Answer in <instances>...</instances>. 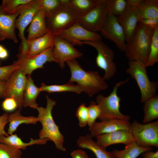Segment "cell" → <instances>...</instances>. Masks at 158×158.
<instances>
[{
	"instance_id": "6da1fadb",
	"label": "cell",
	"mask_w": 158,
	"mask_h": 158,
	"mask_svg": "<svg viewBox=\"0 0 158 158\" xmlns=\"http://www.w3.org/2000/svg\"><path fill=\"white\" fill-rule=\"evenodd\" d=\"M154 30L138 23L130 40L126 44L125 55L129 61H135L145 65Z\"/></svg>"
},
{
	"instance_id": "7a4b0ae2",
	"label": "cell",
	"mask_w": 158,
	"mask_h": 158,
	"mask_svg": "<svg viewBox=\"0 0 158 158\" xmlns=\"http://www.w3.org/2000/svg\"><path fill=\"white\" fill-rule=\"evenodd\" d=\"M66 62L71 71V76L69 82L77 83L83 92L90 97L108 87L105 80L97 72L85 71L75 59Z\"/></svg>"
},
{
	"instance_id": "3957f363",
	"label": "cell",
	"mask_w": 158,
	"mask_h": 158,
	"mask_svg": "<svg viewBox=\"0 0 158 158\" xmlns=\"http://www.w3.org/2000/svg\"><path fill=\"white\" fill-rule=\"evenodd\" d=\"M47 104L45 108L37 107V117L42 126L39 134V138H47L54 143L56 147L62 151H66L63 146L64 137L59 131V126L54 120L52 110L56 104V101L46 95Z\"/></svg>"
},
{
	"instance_id": "277c9868",
	"label": "cell",
	"mask_w": 158,
	"mask_h": 158,
	"mask_svg": "<svg viewBox=\"0 0 158 158\" xmlns=\"http://www.w3.org/2000/svg\"><path fill=\"white\" fill-rule=\"evenodd\" d=\"M127 78L124 81L118 82L114 86L113 90L107 97L99 94L96 98L97 104L101 110V114L99 118L101 121L112 119L129 121L130 116L122 114L120 110V97L117 94L118 88L127 82L129 80Z\"/></svg>"
},
{
	"instance_id": "5b68a950",
	"label": "cell",
	"mask_w": 158,
	"mask_h": 158,
	"mask_svg": "<svg viewBox=\"0 0 158 158\" xmlns=\"http://www.w3.org/2000/svg\"><path fill=\"white\" fill-rule=\"evenodd\" d=\"M128 63L129 67L126 72L136 81L141 93V102L144 103L147 99L157 95L158 81L150 80L145 66L134 61H129Z\"/></svg>"
},
{
	"instance_id": "8992f818",
	"label": "cell",
	"mask_w": 158,
	"mask_h": 158,
	"mask_svg": "<svg viewBox=\"0 0 158 158\" xmlns=\"http://www.w3.org/2000/svg\"><path fill=\"white\" fill-rule=\"evenodd\" d=\"M80 16L68 5L62 6L46 18L47 27L53 36L78 22Z\"/></svg>"
},
{
	"instance_id": "52a82bcc",
	"label": "cell",
	"mask_w": 158,
	"mask_h": 158,
	"mask_svg": "<svg viewBox=\"0 0 158 158\" xmlns=\"http://www.w3.org/2000/svg\"><path fill=\"white\" fill-rule=\"evenodd\" d=\"M83 44L90 45L97 51L96 63L99 67L104 71L102 77L104 79L109 80L114 77L117 71L116 65L114 61V51L102 40L82 42L80 43L81 46Z\"/></svg>"
},
{
	"instance_id": "ba28073f",
	"label": "cell",
	"mask_w": 158,
	"mask_h": 158,
	"mask_svg": "<svg viewBox=\"0 0 158 158\" xmlns=\"http://www.w3.org/2000/svg\"><path fill=\"white\" fill-rule=\"evenodd\" d=\"M40 7V0H32L30 2L23 5L19 10V15L15 23L16 28L18 30V35L21 40L19 58L28 55L29 46L28 42L25 36L24 31Z\"/></svg>"
},
{
	"instance_id": "9c48e42d",
	"label": "cell",
	"mask_w": 158,
	"mask_h": 158,
	"mask_svg": "<svg viewBox=\"0 0 158 158\" xmlns=\"http://www.w3.org/2000/svg\"><path fill=\"white\" fill-rule=\"evenodd\" d=\"M130 131L134 140L144 147H158V121L142 124L135 120L130 123Z\"/></svg>"
},
{
	"instance_id": "30bf717a",
	"label": "cell",
	"mask_w": 158,
	"mask_h": 158,
	"mask_svg": "<svg viewBox=\"0 0 158 158\" xmlns=\"http://www.w3.org/2000/svg\"><path fill=\"white\" fill-rule=\"evenodd\" d=\"M100 32L104 37L114 42L119 50L125 51L126 42L124 31L116 17L109 11L106 20Z\"/></svg>"
},
{
	"instance_id": "8fae6325",
	"label": "cell",
	"mask_w": 158,
	"mask_h": 158,
	"mask_svg": "<svg viewBox=\"0 0 158 158\" xmlns=\"http://www.w3.org/2000/svg\"><path fill=\"white\" fill-rule=\"evenodd\" d=\"M105 1L103 0L87 14L80 16L78 23L90 31L95 33L100 32L108 13Z\"/></svg>"
},
{
	"instance_id": "7c38bea8",
	"label": "cell",
	"mask_w": 158,
	"mask_h": 158,
	"mask_svg": "<svg viewBox=\"0 0 158 158\" xmlns=\"http://www.w3.org/2000/svg\"><path fill=\"white\" fill-rule=\"evenodd\" d=\"M27 83V77L19 68L13 73L6 81L4 98L15 99L20 110L23 107V95Z\"/></svg>"
},
{
	"instance_id": "4fadbf2b",
	"label": "cell",
	"mask_w": 158,
	"mask_h": 158,
	"mask_svg": "<svg viewBox=\"0 0 158 158\" xmlns=\"http://www.w3.org/2000/svg\"><path fill=\"white\" fill-rule=\"evenodd\" d=\"M54 44L52 54L56 63L63 69L67 61L82 57L83 54L76 49L73 44L59 35L54 36Z\"/></svg>"
},
{
	"instance_id": "5bb4252c",
	"label": "cell",
	"mask_w": 158,
	"mask_h": 158,
	"mask_svg": "<svg viewBox=\"0 0 158 158\" xmlns=\"http://www.w3.org/2000/svg\"><path fill=\"white\" fill-rule=\"evenodd\" d=\"M53 48H49L37 55L31 56L27 55L19 58L13 63L17 65L25 75H31L35 70L43 68L47 62L56 63L53 56Z\"/></svg>"
},
{
	"instance_id": "9a60e30c",
	"label": "cell",
	"mask_w": 158,
	"mask_h": 158,
	"mask_svg": "<svg viewBox=\"0 0 158 158\" xmlns=\"http://www.w3.org/2000/svg\"><path fill=\"white\" fill-rule=\"evenodd\" d=\"M73 44L81 46L80 43L90 41L102 40V37L97 33L90 31L78 22L58 35Z\"/></svg>"
},
{
	"instance_id": "2e32d148",
	"label": "cell",
	"mask_w": 158,
	"mask_h": 158,
	"mask_svg": "<svg viewBox=\"0 0 158 158\" xmlns=\"http://www.w3.org/2000/svg\"><path fill=\"white\" fill-rule=\"evenodd\" d=\"M140 0H127V6L125 11L116 17L125 34L126 42L131 38L138 23L136 7Z\"/></svg>"
},
{
	"instance_id": "e0dca14e",
	"label": "cell",
	"mask_w": 158,
	"mask_h": 158,
	"mask_svg": "<svg viewBox=\"0 0 158 158\" xmlns=\"http://www.w3.org/2000/svg\"><path fill=\"white\" fill-rule=\"evenodd\" d=\"M96 138L97 144L105 149L109 145L116 144H123L126 146L134 140L130 131L124 130H119L102 134Z\"/></svg>"
},
{
	"instance_id": "ac0fdd59",
	"label": "cell",
	"mask_w": 158,
	"mask_h": 158,
	"mask_svg": "<svg viewBox=\"0 0 158 158\" xmlns=\"http://www.w3.org/2000/svg\"><path fill=\"white\" fill-rule=\"evenodd\" d=\"M130 123L129 121L112 119L96 121L89 128L90 135L92 137L107 133L119 130L130 131Z\"/></svg>"
},
{
	"instance_id": "d6986e66",
	"label": "cell",
	"mask_w": 158,
	"mask_h": 158,
	"mask_svg": "<svg viewBox=\"0 0 158 158\" xmlns=\"http://www.w3.org/2000/svg\"><path fill=\"white\" fill-rule=\"evenodd\" d=\"M49 31L46 24V17L41 7L34 15L27 32L28 42L42 36Z\"/></svg>"
},
{
	"instance_id": "ffe728a7",
	"label": "cell",
	"mask_w": 158,
	"mask_h": 158,
	"mask_svg": "<svg viewBox=\"0 0 158 158\" xmlns=\"http://www.w3.org/2000/svg\"><path fill=\"white\" fill-rule=\"evenodd\" d=\"M19 12L9 14L0 6V32L4 35L5 38L18 42L15 32V23Z\"/></svg>"
},
{
	"instance_id": "44dd1931",
	"label": "cell",
	"mask_w": 158,
	"mask_h": 158,
	"mask_svg": "<svg viewBox=\"0 0 158 158\" xmlns=\"http://www.w3.org/2000/svg\"><path fill=\"white\" fill-rule=\"evenodd\" d=\"M28 42L29 47L27 56H34L54 47V36L48 31L42 36Z\"/></svg>"
},
{
	"instance_id": "7402d4cb",
	"label": "cell",
	"mask_w": 158,
	"mask_h": 158,
	"mask_svg": "<svg viewBox=\"0 0 158 158\" xmlns=\"http://www.w3.org/2000/svg\"><path fill=\"white\" fill-rule=\"evenodd\" d=\"M89 134L80 136L77 140V144L79 147L87 149L92 151L96 158H116L111 152L98 145Z\"/></svg>"
},
{
	"instance_id": "603a6c76",
	"label": "cell",
	"mask_w": 158,
	"mask_h": 158,
	"mask_svg": "<svg viewBox=\"0 0 158 158\" xmlns=\"http://www.w3.org/2000/svg\"><path fill=\"white\" fill-rule=\"evenodd\" d=\"M136 12L138 22L143 19L158 18V0H140Z\"/></svg>"
},
{
	"instance_id": "cb8c5ba5",
	"label": "cell",
	"mask_w": 158,
	"mask_h": 158,
	"mask_svg": "<svg viewBox=\"0 0 158 158\" xmlns=\"http://www.w3.org/2000/svg\"><path fill=\"white\" fill-rule=\"evenodd\" d=\"M50 140L47 138L34 139L31 138L28 142H23L20 138L16 134H12L8 136L2 135L0 136V143L9 145L14 148L25 150L27 146L35 144L44 145L47 141Z\"/></svg>"
},
{
	"instance_id": "d4e9b609",
	"label": "cell",
	"mask_w": 158,
	"mask_h": 158,
	"mask_svg": "<svg viewBox=\"0 0 158 158\" xmlns=\"http://www.w3.org/2000/svg\"><path fill=\"white\" fill-rule=\"evenodd\" d=\"M20 110L18 109L14 112L8 114V121L9 124L7 133L9 135L13 134L21 124H35L39 121L37 117L33 116H25L22 115Z\"/></svg>"
},
{
	"instance_id": "484cf974",
	"label": "cell",
	"mask_w": 158,
	"mask_h": 158,
	"mask_svg": "<svg viewBox=\"0 0 158 158\" xmlns=\"http://www.w3.org/2000/svg\"><path fill=\"white\" fill-rule=\"evenodd\" d=\"M27 78V84L23 95V107H29L36 109L38 107L36 99L41 91L40 88L35 84L31 75H28Z\"/></svg>"
},
{
	"instance_id": "4316f807",
	"label": "cell",
	"mask_w": 158,
	"mask_h": 158,
	"mask_svg": "<svg viewBox=\"0 0 158 158\" xmlns=\"http://www.w3.org/2000/svg\"><path fill=\"white\" fill-rule=\"evenodd\" d=\"M152 147H144L138 145L134 140L121 150H114L111 152L116 158H137L141 154L152 151Z\"/></svg>"
},
{
	"instance_id": "83f0119b",
	"label": "cell",
	"mask_w": 158,
	"mask_h": 158,
	"mask_svg": "<svg viewBox=\"0 0 158 158\" xmlns=\"http://www.w3.org/2000/svg\"><path fill=\"white\" fill-rule=\"evenodd\" d=\"M143 109L144 116L142 122L150 123L158 118V96L151 97L144 103Z\"/></svg>"
},
{
	"instance_id": "f1b7e54d",
	"label": "cell",
	"mask_w": 158,
	"mask_h": 158,
	"mask_svg": "<svg viewBox=\"0 0 158 158\" xmlns=\"http://www.w3.org/2000/svg\"><path fill=\"white\" fill-rule=\"evenodd\" d=\"M103 0H69V6L80 16H84Z\"/></svg>"
},
{
	"instance_id": "f546056e",
	"label": "cell",
	"mask_w": 158,
	"mask_h": 158,
	"mask_svg": "<svg viewBox=\"0 0 158 158\" xmlns=\"http://www.w3.org/2000/svg\"><path fill=\"white\" fill-rule=\"evenodd\" d=\"M73 83L69 82L62 85H47L44 83H42L40 88L41 91H46L49 93L69 91L79 94L83 92L78 85H75Z\"/></svg>"
},
{
	"instance_id": "4dcf8cb0",
	"label": "cell",
	"mask_w": 158,
	"mask_h": 158,
	"mask_svg": "<svg viewBox=\"0 0 158 158\" xmlns=\"http://www.w3.org/2000/svg\"><path fill=\"white\" fill-rule=\"evenodd\" d=\"M46 18L49 17L62 6H69V0H40Z\"/></svg>"
},
{
	"instance_id": "1f68e13d",
	"label": "cell",
	"mask_w": 158,
	"mask_h": 158,
	"mask_svg": "<svg viewBox=\"0 0 158 158\" xmlns=\"http://www.w3.org/2000/svg\"><path fill=\"white\" fill-rule=\"evenodd\" d=\"M158 61V28L154 31L150 44V52L146 67L153 66Z\"/></svg>"
},
{
	"instance_id": "d6a6232c",
	"label": "cell",
	"mask_w": 158,
	"mask_h": 158,
	"mask_svg": "<svg viewBox=\"0 0 158 158\" xmlns=\"http://www.w3.org/2000/svg\"><path fill=\"white\" fill-rule=\"evenodd\" d=\"M105 2L109 11L116 17L123 14L127 6V0H106Z\"/></svg>"
},
{
	"instance_id": "836d02e7",
	"label": "cell",
	"mask_w": 158,
	"mask_h": 158,
	"mask_svg": "<svg viewBox=\"0 0 158 158\" xmlns=\"http://www.w3.org/2000/svg\"><path fill=\"white\" fill-rule=\"evenodd\" d=\"M32 0H3L1 5L4 10L9 14H14L19 12V10L23 5Z\"/></svg>"
},
{
	"instance_id": "e575fe53",
	"label": "cell",
	"mask_w": 158,
	"mask_h": 158,
	"mask_svg": "<svg viewBox=\"0 0 158 158\" xmlns=\"http://www.w3.org/2000/svg\"><path fill=\"white\" fill-rule=\"evenodd\" d=\"M20 149L0 143V158H22Z\"/></svg>"
},
{
	"instance_id": "d590c367",
	"label": "cell",
	"mask_w": 158,
	"mask_h": 158,
	"mask_svg": "<svg viewBox=\"0 0 158 158\" xmlns=\"http://www.w3.org/2000/svg\"><path fill=\"white\" fill-rule=\"evenodd\" d=\"M88 110V120L87 124L90 128L99 118L101 114V110L98 105L94 102H90L87 107Z\"/></svg>"
},
{
	"instance_id": "8d00e7d4",
	"label": "cell",
	"mask_w": 158,
	"mask_h": 158,
	"mask_svg": "<svg viewBox=\"0 0 158 158\" xmlns=\"http://www.w3.org/2000/svg\"><path fill=\"white\" fill-rule=\"evenodd\" d=\"M75 116L79 121V125L81 128L87 124L88 110L87 107L83 103L81 104L76 110Z\"/></svg>"
},
{
	"instance_id": "74e56055",
	"label": "cell",
	"mask_w": 158,
	"mask_h": 158,
	"mask_svg": "<svg viewBox=\"0 0 158 158\" xmlns=\"http://www.w3.org/2000/svg\"><path fill=\"white\" fill-rule=\"evenodd\" d=\"M18 68V66L14 63L9 65L0 66V80L6 81L13 73Z\"/></svg>"
},
{
	"instance_id": "f35d334b",
	"label": "cell",
	"mask_w": 158,
	"mask_h": 158,
	"mask_svg": "<svg viewBox=\"0 0 158 158\" xmlns=\"http://www.w3.org/2000/svg\"><path fill=\"white\" fill-rule=\"evenodd\" d=\"M2 109L6 112L12 111L18 108L16 101L13 98H7L2 102L1 104Z\"/></svg>"
},
{
	"instance_id": "ab89813d",
	"label": "cell",
	"mask_w": 158,
	"mask_h": 158,
	"mask_svg": "<svg viewBox=\"0 0 158 158\" xmlns=\"http://www.w3.org/2000/svg\"><path fill=\"white\" fill-rule=\"evenodd\" d=\"M138 23L147 28L154 30L158 28V18L143 19L140 21Z\"/></svg>"
},
{
	"instance_id": "60d3db41",
	"label": "cell",
	"mask_w": 158,
	"mask_h": 158,
	"mask_svg": "<svg viewBox=\"0 0 158 158\" xmlns=\"http://www.w3.org/2000/svg\"><path fill=\"white\" fill-rule=\"evenodd\" d=\"M8 112H5L0 116V136L2 135L7 136L9 135L4 130L5 126L8 123Z\"/></svg>"
},
{
	"instance_id": "b9f144b4",
	"label": "cell",
	"mask_w": 158,
	"mask_h": 158,
	"mask_svg": "<svg viewBox=\"0 0 158 158\" xmlns=\"http://www.w3.org/2000/svg\"><path fill=\"white\" fill-rule=\"evenodd\" d=\"M71 155L72 158H89L86 152L81 149H78L73 150Z\"/></svg>"
},
{
	"instance_id": "7bdbcfd3",
	"label": "cell",
	"mask_w": 158,
	"mask_h": 158,
	"mask_svg": "<svg viewBox=\"0 0 158 158\" xmlns=\"http://www.w3.org/2000/svg\"><path fill=\"white\" fill-rule=\"evenodd\" d=\"M142 158H158V151L155 152L151 151H148L142 154Z\"/></svg>"
},
{
	"instance_id": "ee69618b",
	"label": "cell",
	"mask_w": 158,
	"mask_h": 158,
	"mask_svg": "<svg viewBox=\"0 0 158 158\" xmlns=\"http://www.w3.org/2000/svg\"><path fill=\"white\" fill-rule=\"evenodd\" d=\"M6 81L0 80V98H4L6 87Z\"/></svg>"
},
{
	"instance_id": "f6af8a7d",
	"label": "cell",
	"mask_w": 158,
	"mask_h": 158,
	"mask_svg": "<svg viewBox=\"0 0 158 158\" xmlns=\"http://www.w3.org/2000/svg\"><path fill=\"white\" fill-rule=\"evenodd\" d=\"M8 56L7 50L3 46L0 45V59H6Z\"/></svg>"
},
{
	"instance_id": "bcb514c9",
	"label": "cell",
	"mask_w": 158,
	"mask_h": 158,
	"mask_svg": "<svg viewBox=\"0 0 158 158\" xmlns=\"http://www.w3.org/2000/svg\"><path fill=\"white\" fill-rule=\"evenodd\" d=\"M5 39L4 34L0 32V41H2Z\"/></svg>"
},
{
	"instance_id": "7dc6e473",
	"label": "cell",
	"mask_w": 158,
	"mask_h": 158,
	"mask_svg": "<svg viewBox=\"0 0 158 158\" xmlns=\"http://www.w3.org/2000/svg\"><path fill=\"white\" fill-rule=\"evenodd\" d=\"M1 64H2V62L1 60V59H0V66H1Z\"/></svg>"
}]
</instances>
